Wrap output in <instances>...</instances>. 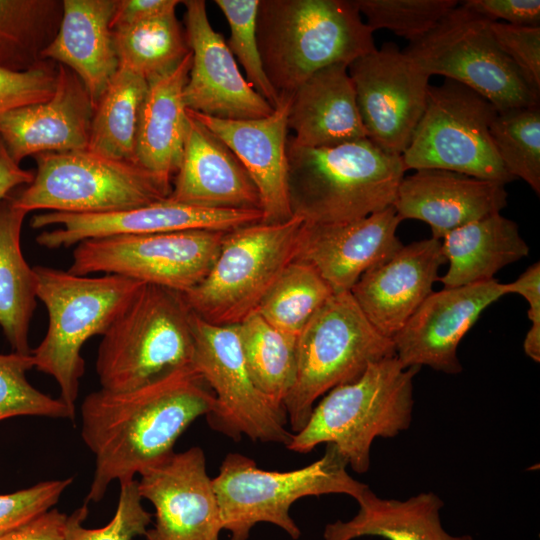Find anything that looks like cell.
Returning a JSON list of instances; mask_svg holds the SVG:
<instances>
[{
	"label": "cell",
	"mask_w": 540,
	"mask_h": 540,
	"mask_svg": "<svg viewBox=\"0 0 540 540\" xmlns=\"http://www.w3.org/2000/svg\"><path fill=\"white\" fill-rule=\"evenodd\" d=\"M214 402L192 366L131 390L89 393L80 408L81 437L95 456V471L85 503L100 501L113 481L135 479L170 456L182 433Z\"/></svg>",
	"instance_id": "obj_1"
},
{
	"label": "cell",
	"mask_w": 540,
	"mask_h": 540,
	"mask_svg": "<svg viewBox=\"0 0 540 540\" xmlns=\"http://www.w3.org/2000/svg\"><path fill=\"white\" fill-rule=\"evenodd\" d=\"M354 0H260L257 39L278 95L292 96L317 71L375 51Z\"/></svg>",
	"instance_id": "obj_2"
},
{
	"label": "cell",
	"mask_w": 540,
	"mask_h": 540,
	"mask_svg": "<svg viewBox=\"0 0 540 540\" xmlns=\"http://www.w3.org/2000/svg\"><path fill=\"white\" fill-rule=\"evenodd\" d=\"M293 214L308 223L358 220L393 206L406 171L402 158L368 138L308 148L287 140Z\"/></svg>",
	"instance_id": "obj_3"
},
{
	"label": "cell",
	"mask_w": 540,
	"mask_h": 540,
	"mask_svg": "<svg viewBox=\"0 0 540 540\" xmlns=\"http://www.w3.org/2000/svg\"><path fill=\"white\" fill-rule=\"evenodd\" d=\"M419 370L404 367L395 355L371 363L358 379L324 394L286 448L308 453L319 444H333L353 471L366 473L373 441L393 438L409 428L413 378Z\"/></svg>",
	"instance_id": "obj_4"
},
{
	"label": "cell",
	"mask_w": 540,
	"mask_h": 540,
	"mask_svg": "<svg viewBox=\"0 0 540 540\" xmlns=\"http://www.w3.org/2000/svg\"><path fill=\"white\" fill-rule=\"evenodd\" d=\"M34 270L36 296L48 312L46 335L31 352L34 367L55 379L59 398L76 412L85 372L82 346L106 332L144 283L118 275L79 276L45 266Z\"/></svg>",
	"instance_id": "obj_5"
},
{
	"label": "cell",
	"mask_w": 540,
	"mask_h": 540,
	"mask_svg": "<svg viewBox=\"0 0 540 540\" xmlns=\"http://www.w3.org/2000/svg\"><path fill=\"white\" fill-rule=\"evenodd\" d=\"M192 311L182 293L143 284L102 335L96 373L102 389L126 391L191 366Z\"/></svg>",
	"instance_id": "obj_6"
},
{
	"label": "cell",
	"mask_w": 540,
	"mask_h": 540,
	"mask_svg": "<svg viewBox=\"0 0 540 540\" xmlns=\"http://www.w3.org/2000/svg\"><path fill=\"white\" fill-rule=\"evenodd\" d=\"M347 467L346 457L333 444H326L318 460L285 472L260 469L252 458L228 453L212 478L223 529L230 540H247L257 523L266 522L298 539L301 531L289 514L294 502L326 494H346L356 500L368 488Z\"/></svg>",
	"instance_id": "obj_7"
},
{
	"label": "cell",
	"mask_w": 540,
	"mask_h": 540,
	"mask_svg": "<svg viewBox=\"0 0 540 540\" xmlns=\"http://www.w3.org/2000/svg\"><path fill=\"white\" fill-rule=\"evenodd\" d=\"M394 355L392 338L373 326L351 292L334 293L297 338L296 378L283 402L290 431L294 434L305 426L328 391Z\"/></svg>",
	"instance_id": "obj_8"
},
{
	"label": "cell",
	"mask_w": 540,
	"mask_h": 540,
	"mask_svg": "<svg viewBox=\"0 0 540 540\" xmlns=\"http://www.w3.org/2000/svg\"><path fill=\"white\" fill-rule=\"evenodd\" d=\"M31 183L12 203L36 210L102 214L124 211L165 199L172 182L132 161L104 157L88 149L34 156Z\"/></svg>",
	"instance_id": "obj_9"
},
{
	"label": "cell",
	"mask_w": 540,
	"mask_h": 540,
	"mask_svg": "<svg viewBox=\"0 0 540 540\" xmlns=\"http://www.w3.org/2000/svg\"><path fill=\"white\" fill-rule=\"evenodd\" d=\"M304 222L294 214L283 222H257L226 232L204 279L183 294L192 313L212 324H239L295 260Z\"/></svg>",
	"instance_id": "obj_10"
},
{
	"label": "cell",
	"mask_w": 540,
	"mask_h": 540,
	"mask_svg": "<svg viewBox=\"0 0 540 540\" xmlns=\"http://www.w3.org/2000/svg\"><path fill=\"white\" fill-rule=\"evenodd\" d=\"M498 110L468 87L446 79L429 86L423 115L401 158L405 170L440 169L506 184L490 136Z\"/></svg>",
	"instance_id": "obj_11"
},
{
	"label": "cell",
	"mask_w": 540,
	"mask_h": 540,
	"mask_svg": "<svg viewBox=\"0 0 540 540\" xmlns=\"http://www.w3.org/2000/svg\"><path fill=\"white\" fill-rule=\"evenodd\" d=\"M489 23L458 4L403 52L429 76L441 75L468 87L498 112L539 105V94L500 49Z\"/></svg>",
	"instance_id": "obj_12"
},
{
	"label": "cell",
	"mask_w": 540,
	"mask_h": 540,
	"mask_svg": "<svg viewBox=\"0 0 540 540\" xmlns=\"http://www.w3.org/2000/svg\"><path fill=\"white\" fill-rule=\"evenodd\" d=\"M194 351L191 366L212 390L215 402L209 426L234 441L287 445L293 435L282 405L254 384L244 361L236 325L209 323L192 313Z\"/></svg>",
	"instance_id": "obj_13"
},
{
	"label": "cell",
	"mask_w": 540,
	"mask_h": 540,
	"mask_svg": "<svg viewBox=\"0 0 540 540\" xmlns=\"http://www.w3.org/2000/svg\"><path fill=\"white\" fill-rule=\"evenodd\" d=\"M226 232L189 230L87 239L76 245L68 271L79 276L118 275L184 294L204 279Z\"/></svg>",
	"instance_id": "obj_14"
},
{
	"label": "cell",
	"mask_w": 540,
	"mask_h": 540,
	"mask_svg": "<svg viewBox=\"0 0 540 540\" xmlns=\"http://www.w3.org/2000/svg\"><path fill=\"white\" fill-rule=\"evenodd\" d=\"M367 138L401 156L425 110L429 76L394 43L348 66Z\"/></svg>",
	"instance_id": "obj_15"
},
{
	"label": "cell",
	"mask_w": 540,
	"mask_h": 540,
	"mask_svg": "<svg viewBox=\"0 0 540 540\" xmlns=\"http://www.w3.org/2000/svg\"><path fill=\"white\" fill-rule=\"evenodd\" d=\"M257 209H220L165 198L140 207L102 214L45 211L31 219L34 229L57 226L36 236L45 248L70 247L92 238L124 234H159L189 230L231 231L261 222Z\"/></svg>",
	"instance_id": "obj_16"
},
{
	"label": "cell",
	"mask_w": 540,
	"mask_h": 540,
	"mask_svg": "<svg viewBox=\"0 0 540 540\" xmlns=\"http://www.w3.org/2000/svg\"><path fill=\"white\" fill-rule=\"evenodd\" d=\"M139 476V493L155 511L147 540H219L220 508L202 448L173 452Z\"/></svg>",
	"instance_id": "obj_17"
},
{
	"label": "cell",
	"mask_w": 540,
	"mask_h": 540,
	"mask_svg": "<svg viewBox=\"0 0 540 540\" xmlns=\"http://www.w3.org/2000/svg\"><path fill=\"white\" fill-rule=\"evenodd\" d=\"M506 294L496 279L432 292L393 336L395 356L404 367L460 373V341L481 313Z\"/></svg>",
	"instance_id": "obj_18"
},
{
	"label": "cell",
	"mask_w": 540,
	"mask_h": 540,
	"mask_svg": "<svg viewBox=\"0 0 540 540\" xmlns=\"http://www.w3.org/2000/svg\"><path fill=\"white\" fill-rule=\"evenodd\" d=\"M185 33L192 53L183 100L186 109L218 119L269 116L274 108L243 77L222 35L208 19L203 0L182 1Z\"/></svg>",
	"instance_id": "obj_19"
},
{
	"label": "cell",
	"mask_w": 540,
	"mask_h": 540,
	"mask_svg": "<svg viewBox=\"0 0 540 540\" xmlns=\"http://www.w3.org/2000/svg\"><path fill=\"white\" fill-rule=\"evenodd\" d=\"M400 222L393 206L348 222H304L295 259L312 266L334 293L351 291L402 246L396 236Z\"/></svg>",
	"instance_id": "obj_20"
},
{
	"label": "cell",
	"mask_w": 540,
	"mask_h": 540,
	"mask_svg": "<svg viewBox=\"0 0 540 540\" xmlns=\"http://www.w3.org/2000/svg\"><path fill=\"white\" fill-rule=\"evenodd\" d=\"M93 114V102L80 78L58 64L52 96L3 115L0 138L19 164L41 153L87 149Z\"/></svg>",
	"instance_id": "obj_21"
},
{
	"label": "cell",
	"mask_w": 540,
	"mask_h": 540,
	"mask_svg": "<svg viewBox=\"0 0 540 540\" xmlns=\"http://www.w3.org/2000/svg\"><path fill=\"white\" fill-rule=\"evenodd\" d=\"M291 96L266 117L248 120L218 119L187 109V113L221 139L241 162L260 196L262 222L290 219L292 212L287 163L288 113Z\"/></svg>",
	"instance_id": "obj_22"
},
{
	"label": "cell",
	"mask_w": 540,
	"mask_h": 540,
	"mask_svg": "<svg viewBox=\"0 0 540 540\" xmlns=\"http://www.w3.org/2000/svg\"><path fill=\"white\" fill-rule=\"evenodd\" d=\"M445 262L441 240L430 237L402 245L366 271L350 292L373 326L393 338L433 292Z\"/></svg>",
	"instance_id": "obj_23"
},
{
	"label": "cell",
	"mask_w": 540,
	"mask_h": 540,
	"mask_svg": "<svg viewBox=\"0 0 540 540\" xmlns=\"http://www.w3.org/2000/svg\"><path fill=\"white\" fill-rule=\"evenodd\" d=\"M505 185L440 169H422L403 177L393 207L400 218L427 223L433 238H442L507 205Z\"/></svg>",
	"instance_id": "obj_24"
},
{
	"label": "cell",
	"mask_w": 540,
	"mask_h": 540,
	"mask_svg": "<svg viewBox=\"0 0 540 540\" xmlns=\"http://www.w3.org/2000/svg\"><path fill=\"white\" fill-rule=\"evenodd\" d=\"M187 115L182 158L167 198L209 208L261 210L259 192L236 155Z\"/></svg>",
	"instance_id": "obj_25"
},
{
	"label": "cell",
	"mask_w": 540,
	"mask_h": 540,
	"mask_svg": "<svg viewBox=\"0 0 540 540\" xmlns=\"http://www.w3.org/2000/svg\"><path fill=\"white\" fill-rule=\"evenodd\" d=\"M288 129L291 141L308 148L330 147L366 139L353 81L345 64L325 67L292 94Z\"/></svg>",
	"instance_id": "obj_26"
},
{
	"label": "cell",
	"mask_w": 540,
	"mask_h": 540,
	"mask_svg": "<svg viewBox=\"0 0 540 540\" xmlns=\"http://www.w3.org/2000/svg\"><path fill=\"white\" fill-rule=\"evenodd\" d=\"M116 0H63L59 30L42 54L82 81L95 106L119 68L111 19Z\"/></svg>",
	"instance_id": "obj_27"
},
{
	"label": "cell",
	"mask_w": 540,
	"mask_h": 540,
	"mask_svg": "<svg viewBox=\"0 0 540 540\" xmlns=\"http://www.w3.org/2000/svg\"><path fill=\"white\" fill-rule=\"evenodd\" d=\"M191 64L190 52L173 70L149 81L139 114L135 162L171 182L187 134L189 119L183 91Z\"/></svg>",
	"instance_id": "obj_28"
},
{
	"label": "cell",
	"mask_w": 540,
	"mask_h": 540,
	"mask_svg": "<svg viewBox=\"0 0 540 540\" xmlns=\"http://www.w3.org/2000/svg\"><path fill=\"white\" fill-rule=\"evenodd\" d=\"M357 514L348 521L325 526L323 540H354L365 536L386 540H474L469 534L451 535L442 526L441 498L424 492L406 500L385 499L368 487L357 499Z\"/></svg>",
	"instance_id": "obj_29"
},
{
	"label": "cell",
	"mask_w": 540,
	"mask_h": 540,
	"mask_svg": "<svg viewBox=\"0 0 540 540\" xmlns=\"http://www.w3.org/2000/svg\"><path fill=\"white\" fill-rule=\"evenodd\" d=\"M446 273L439 277L444 288L489 281L503 267L529 254L518 225L500 213L470 222L441 240Z\"/></svg>",
	"instance_id": "obj_30"
},
{
	"label": "cell",
	"mask_w": 540,
	"mask_h": 540,
	"mask_svg": "<svg viewBox=\"0 0 540 540\" xmlns=\"http://www.w3.org/2000/svg\"><path fill=\"white\" fill-rule=\"evenodd\" d=\"M28 213L8 196L0 202V327L13 352L31 354L29 328L36 308L37 278L21 249Z\"/></svg>",
	"instance_id": "obj_31"
},
{
	"label": "cell",
	"mask_w": 540,
	"mask_h": 540,
	"mask_svg": "<svg viewBox=\"0 0 540 540\" xmlns=\"http://www.w3.org/2000/svg\"><path fill=\"white\" fill-rule=\"evenodd\" d=\"M147 88L143 77L119 66L95 106L88 150L135 162L138 120Z\"/></svg>",
	"instance_id": "obj_32"
},
{
	"label": "cell",
	"mask_w": 540,
	"mask_h": 540,
	"mask_svg": "<svg viewBox=\"0 0 540 540\" xmlns=\"http://www.w3.org/2000/svg\"><path fill=\"white\" fill-rule=\"evenodd\" d=\"M63 16V0H0V68L25 72L44 60Z\"/></svg>",
	"instance_id": "obj_33"
},
{
	"label": "cell",
	"mask_w": 540,
	"mask_h": 540,
	"mask_svg": "<svg viewBox=\"0 0 540 540\" xmlns=\"http://www.w3.org/2000/svg\"><path fill=\"white\" fill-rule=\"evenodd\" d=\"M242 354L256 387L282 405L297 370V338L271 326L253 311L237 324Z\"/></svg>",
	"instance_id": "obj_34"
},
{
	"label": "cell",
	"mask_w": 540,
	"mask_h": 540,
	"mask_svg": "<svg viewBox=\"0 0 540 540\" xmlns=\"http://www.w3.org/2000/svg\"><path fill=\"white\" fill-rule=\"evenodd\" d=\"M112 31L119 66L147 82L173 70L191 52L175 12Z\"/></svg>",
	"instance_id": "obj_35"
},
{
	"label": "cell",
	"mask_w": 540,
	"mask_h": 540,
	"mask_svg": "<svg viewBox=\"0 0 540 540\" xmlns=\"http://www.w3.org/2000/svg\"><path fill=\"white\" fill-rule=\"evenodd\" d=\"M334 294L309 264L293 260L255 310L271 326L298 338L307 323Z\"/></svg>",
	"instance_id": "obj_36"
},
{
	"label": "cell",
	"mask_w": 540,
	"mask_h": 540,
	"mask_svg": "<svg viewBox=\"0 0 540 540\" xmlns=\"http://www.w3.org/2000/svg\"><path fill=\"white\" fill-rule=\"evenodd\" d=\"M490 136L507 172L540 194V106L498 112Z\"/></svg>",
	"instance_id": "obj_37"
},
{
	"label": "cell",
	"mask_w": 540,
	"mask_h": 540,
	"mask_svg": "<svg viewBox=\"0 0 540 540\" xmlns=\"http://www.w3.org/2000/svg\"><path fill=\"white\" fill-rule=\"evenodd\" d=\"M33 367L31 354H0V422L18 416L74 421L76 412L60 398H52L29 383L26 372Z\"/></svg>",
	"instance_id": "obj_38"
},
{
	"label": "cell",
	"mask_w": 540,
	"mask_h": 540,
	"mask_svg": "<svg viewBox=\"0 0 540 540\" xmlns=\"http://www.w3.org/2000/svg\"><path fill=\"white\" fill-rule=\"evenodd\" d=\"M372 30L387 29L409 43L429 33L450 11L457 0H354Z\"/></svg>",
	"instance_id": "obj_39"
},
{
	"label": "cell",
	"mask_w": 540,
	"mask_h": 540,
	"mask_svg": "<svg viewBox=\"0 0 540 540\" xmlns=\"http://www.w3.org/2000/svg\"><path fill=\"white\" fill-rule=\"evenodd\" d=\"M259 3L260 0H215L230 28L229 50L244 68L249 85L275 109L279 95L265 73L257 39Z\"/></svg>",
	"instance_id": "obj_40"
},
{
	"label": "cell",
	"mask_w": 540,
	"mask_h": 540,
	"mask_svg": "<svg viewBox=\"0 0 540 540\" xmlns=\"http://www.w3.org/2000/svg\"><path fill=\"white\" fill-rule=\"evenodd\" d=\"M120 494L114 516L100 528H86L87 503L68 516V540H132L145 536L152 514L142 504L138 480L120 482Z\"/></svg>",
	"instance_id": "obj_41"
},
{
	"label": "cell",
	"mask_w": 540,
	"mask_h": 540,
	"mask_svg": "<svg viewBox=\"0 0 540 540\" xmlns=\"http://www.w3.org/2000/svg\"><path fill=\"white\" fill-rule=\"evenodd\" d=\"M72 482V477L47 480L0 494V536L52 509Z\"/></svg>",
	"instance_id": "obj_42"
},
{
	"label": "cell",
	"mask_w": 540,
	"mask_h": 540,
	"mask_svg": "<svg viewBox=\"0 0 540 540\" xmlns=\"http://www.w3.org/2000/svg\"><path fill=\"white\" fill-rule=\"evenodd\" d=\"M56 78L57 65L48 60L25 72L0 68V118L14 109L49 99Z\"/></svg>",
	"instance_id": "obj_43"
},
{
	"label": "cell",
	"mask_w": 540,
	"mask_h": 540,
	"mask_svg": "<svg viewBox=\"0 0 540 540\" xmlns=\"http://www.w3.org/2000/svg\"><path fill=\"white\" fill-rule=\"evenodd\" d=\"M489 28L496 43L527 85L540 95V26H516L490 21Z\"/></svg>",
	"instance_id": "obj_44"
},
{
	"label": "cell",
	"mask_w": 540,
	"mask_h": 540,
	"mask_svg": "<svg viewBox=\"0 0 540 540\" xmlns=\"http://www.w3.org/2000/svg\"><path fill=\"white\" fill-rule=\"evenodd\" d=\"M506 293L521 295L529 305L531 327L523 343L524 352L533 361H540V263L529 266L516 280L504 283Z\"/></svg>",
	"instance_id": "obj_45"
},
{
	"label": "cell",
	"mask_w": 540,
	"mask_h": 540,
	"mask_svg": "<svg viewBox=\"0 0 540 540\" xmlns=\"http://www.w3.org/2000/svg\"><path fill=\"white\" fill-rule=\"evenodd\" d=\"M459 4L489 21L503 20L516 26L540 24L539 0H465Z\"/></svg>",
	"instance_id": "obj_46"
},
{
	"label": "cell",
	"mask_w": 540,
	"mask_h": 540,
	"mask_svg": "<svg viewBox=\"0 0 540 540\" xmlns=\"http://www.w3.org/2000/svg\"><path fill=\"white\" fill-rule=\"evenodd\" d=\"M68 516L52 508L0 536V540H68Z\"/></svg>",
	"instance_id": "obj_47"
},
{
	"label": "cell",
	"mask_w": 540,
	"mask_h": 540,
	"mask_svg": "<svg viewBox=\"0 0 540 540\" xmlns=\"http://www.w3.org/2000/svg\"><path fill=\"white\" fill-rule=\"evenodd\" d=\"M178 0H116L111 28L131 25L175 12Z\"/></svg>",
	"instance_id": "obj_48"
},
{
	"label": "cell",
	"mask_w": 540,
	"mask_h": 540,
	"mask_svg": "<svg viewBox=\"0 0 540 540\" xmlns=\"http://www.w3.org/2000/svg\"><path fill=\"white\" fill-rule=\"evenodd\" d=\"M34 173L20 166L9 154L0 138V202L9 196L10 192L32 182Z\"/></svg>",
	"instance_id": "obj_49"
}]
</instances>
